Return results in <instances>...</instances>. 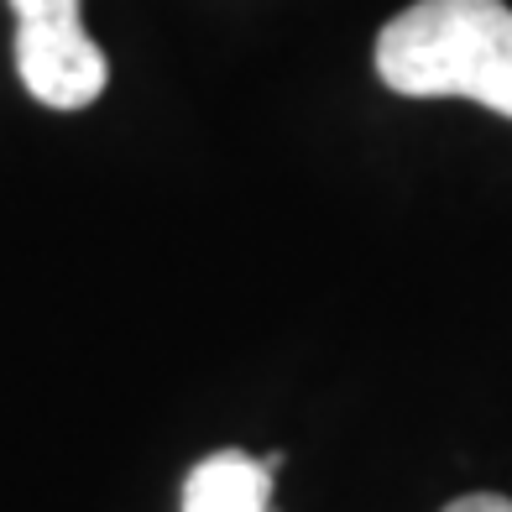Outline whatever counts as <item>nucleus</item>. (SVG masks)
<instances>
[{"label": "nucleus", "mask_w": 512, "mask_h": 512, "mask_svg": "<svg viewBox=\"0 0 512 512\" xmlns=\"http://www.w3.org/2000/svg\"><path fill=\"white\" fill-rule=\"evenodd\" d=\"M283 455L215 450L183 476V512H272V481Z\"/></svg>", "instance_id": "nucleus-3"}, {"label": "nucleus", "mask_w": 512, "mask_h": 512, "mask_svg": "<svg viewBox=\"0 0 512 512\" xmlns=\"http://www.w3.org/2000/svg\"><path fill=\"white\" fill-rule=\"evenodd\" d=\"M16 11V74L48 110H84L105 95L110 58L84 32L79 0H11Z\"/></svg>", "instance_id": "nucleus-2"}, {"label": "nucleus", "mask_w": 512, "mask_h": 512, "mask_svg": "<svg viewBox=\"0 0 512 512\" xmlns=\"http://www.w3.org/2000/svg\"><path fill=\"white\" fill-rule=\"evenodd\" d=\"M445 512H512V497H497V492H471V497L450 502Z\"/></svg>", "instance_id": "nucleus-4"}, {"label": "nucleus", "mask_w": 512, "mask_h": 512, "mask_svg": "<svg viewBox=\"0 0 512 512\" xmlns=\"http://www.w3.org/2000/svg\"><path fill=\"white\" fill-rule=\"evenodd\" d=\"M377 79L408 100H476L512 121V6L418 0L377 32Z\"/></svg>", "instance_id": "nucleus-1"}]
</instances>
